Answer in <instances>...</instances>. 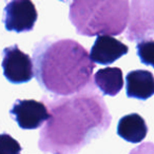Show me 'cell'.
Segmentation results:
<instances>
[{
	"instance_id": "cell-1",
	"label": "cell",
	"mask_w": 154,
	"mask_h": 154,
	"mask_svg": "<svg viewBox=\"0 0 154 154\" xmlns=\"http://www.w3.org/2000/svg\"><path fill=\"white\" fill-rule=\"evenodd\" d=\"M36 77L39 84L55 94L80 91L90 82L95 68L90 54L77 41L58 40L36 53Z\"/></svg>"
},
{
	"instance_id": "cell-2",
	"label": "cell",
	"mask_w": 154,
	"mask_h": 154,
	"mask_svg": "<svg viewBox=\"0 0 154 154\" xmlns=\"http://www.w3.org/2000/svg\"><path fill=\"white\" fill-rule=\"evenodd\" d=\"M128 2H111V1H74L71 3L70 13L97 16L95 18H84L73 20L77 32L80 35L95 36L99 33L110 32L118 35L125 26L124 20L106 18L108 16L125 15Z\"/></svg>"
},
{
	"instance_id": "cell-3",
	"label": "cell",
	"mask_w": 154,
	"mask_h": 154,
	"mask_svg": "<svg viewBox=\"0 0 154 154\" xmlns=\"http://www.w3.org/2000/svg\"><path fill=\"white\" fill-rule=\"evenodd\" d=\"M3 75L12 84L28 82L35 75L34 64L28 54L23 53L17 45L3 50Z\"/></svg>"
},
{
	"instance_id": "cell-4",
	"label": "cell",
	"mask_w": 154,
	"mask_h": 154,
	"mask_svg": "<svg viewBox=\"0 0 154 154\" xmlns=\"http://www.w3.org/2000/svg\"><path fill=\"white\" fill-rule=\"evenodd\" d=\"M38 17L35 5L30 0H13L5 8V26L8 31L29 32Z\"/></svg>"
},
{
	"instance_id": "cell-5",
	"label": "cell",
	"mask_w": 154,
	"mask_h": 154,
	"mask_svg": "<svg viewBox=\"0 0 154 154\" xmlns=\"http://www.w3.org/2000/svg\"><path fill=\"white\" fill-rule=\"evenodd\" d=\"M10 113L13 115L18 126L24 130L39 128L45 120L51 118L45 103L34 99H18L13 105Z\"/></svg>"
},
{
	"instance_id": "cell-6",
	"label": "cell",
	"mask_w": 154,
	"mask_h": 154,
	"mask_svg": "<svg viewBox=\"0 0 154 154\" xmlns=\"http://www.w3.org/2000/svg\"><path fill=\"white\" fill-rule=\"evenodd\" d=\"M129 52V48L122 41L109 35H99L90 52L93 62L100 64H111Z\"/></svg>"
},
{
	"instance_id": "cell-7",
	"label": "cell",
	"mask_w": 154,
	"mask_h": 154,
	"mask_svg": "<svg viewBox=\"0 0 154 154\" xmlns=\"http://www.w3.org/2000/svg\"><path fill=\"white\" fill-rule=\"evenodd\" d=\"M126 91L129 98L146 100L154 95V76L146 70H135L126 76Z\"/></svg>"
},
{
	"instance_id": "cell-8",
	"label": "cell",
	"mask_w": 154,
	"mask_h": 154,
	"mask_svg": "<svg viewBox=\"0 0 154 154\" xmlns=\"http://www.w3.org/2000/svg\"><path fill=\"white\" fill-rule=\"evenodd\" d=\"M147 133V124L139 114H128L118 122L117 134L131 143H138L143 141Z\"/></svg>"
},
{
	"instance_id": "cell-9",
	"label": "cell",
	"mask_w": 154,
	"mask_h": 154,
	"mask_svg": "<svg viewBox=\"0 0 154 154\" xmlns=\"http://www.w3.org/2000/svg\"><path fill=\"white\" fill-rule=\"evenodd\" d=\"M94 82L103 95L115 96L124 87V75L119 68H105L97 71Z\"/></svg>"
},
{
	"instance_id": "cell-10",
	"label": "cell",
	"mask_w": 154,
	"mask_h": 154,
	"mask_svg": "<svg viewBox=\"0 0 154 154\" xmlns=\"http://www.w3.org/2000/svg\"><path fill=\"white\" fill-rule=\"evenodd\" d=\"M137 55L140 61L146 66H151L154 68V40H143L136 45Z\"/></svg>"
},
{
	"instance_id": "cell-11",
	"label": "cell",
	"mask_w": 154,
	"mask_h": 154,
	"mask_svg": "<svg viewBox=\"0 0 154 154\" xmlns=\"http://www.w3.org/2000/svg\"><path fill=\"white\" fill-rule=\"evenodd\" d=\"M21 146L8 133L0 134V154H20Z\"/></svg>"
}]
</instances>
